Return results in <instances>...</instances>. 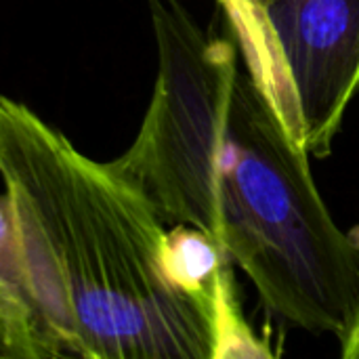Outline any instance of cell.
Here are the masks:
<instances>
[{"mask_svg":"<svg viewBox=\"0 0 359 359\" xmlns=\"http://www.w3.org/2000/svg\"><path fill=\"white\" fill-rule=\"evenodd\" d=\"M290 137L326 158L359 93V0H219Z\"/></svg>","mask_w":359,"mask_h":359,"instance_id":"obj_3","label":"cell"},{"mask_svg":"<svg viewBox=\"0 0 359 359\" xmlns=\"http://www.w3.org/2000/svg\"><path fill=\"white\" fill-rule=\"evenodd\" d=\"M217 2H219V0H217Z\"/></svg>","mask_w":359,"mask_h":359,"instance_id":"obj_5","label":"cell"},{"mask_svg":"<svg viewBox=\"0 0 359 359\" xmlns=\"http://www.w3.org/2000/svg\"><path fill=\"white\" fill-rule=\"evenodd\" d=\"M341 341V355L345 359H359V301L355 313L351 318V324Z\"/></svg>","mask_w":359,"mask_h":359,"instance_id":"obj_4","label":"cell"},{"mask_svg":"<svg viewBox=\"0 0 359 359\" xmlns=\"http://www.w3.org/2000/svg\"><path fill=\"white\" fill-rule=\"evenodd\" d=\"M0 358H267L227 259L168 227L109 162L0 101Z\"/></svg>","mask_w":359,"mask_h":359,"instance_id":"obj_1","label":"cell"},{"mask_svg":"<svg viewBox=\"0 0 359 359\" xmlns=\"http://www.w3.org/2000/svg\"><path fill=\"white\" fill-rule=\"evenodd\" d=\"M151 101L109 166L168 227L204 233L294 328L343 339L359 301V246L332 219L233 34L202 29L181 0H149Z\"/></svg>","mask_w":359,"mask_h":359,"instance_id":"obj_2","label":"cell"}]
</instances>
